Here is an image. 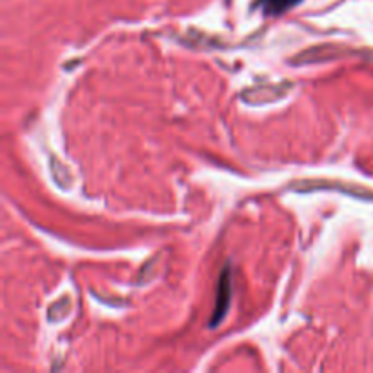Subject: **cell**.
Here are the masks:
<instances>
[{
  "instance_id": "6da1fadb",
  "label": "cell",
  "mask_w": 373,
  "mask_h": 373,
  "mask_svg": "<svg viewBox=\"0 0 373 373\" xmlns=\"http://www.w3.org/2000/svg\"><path fill=\"white\" fill-rule=\"evenodd\" d=\"M230 299H231V277L230 270L224 268V272L221 275V281H219V288H217V300H215V309H213V317L210 326L215 328L224 321L228 314V308H230Z\"/></svg>"
},
{
  "instance_id": "7a4b0ae2",
  "label": "cell",
  "mask_w": 373,
  "mask_h": 373,
  "mask_svg": "<svg viewBox=\"0 0 373 373\" xmlns=\"http://www.w3.org/2000/svg\"><path fill=\"white\" fill-rule=\"evenodd\" d=\"M300 0H263V10L266 15H281L299 4Z\"/></svg>"
}]
</instances>
